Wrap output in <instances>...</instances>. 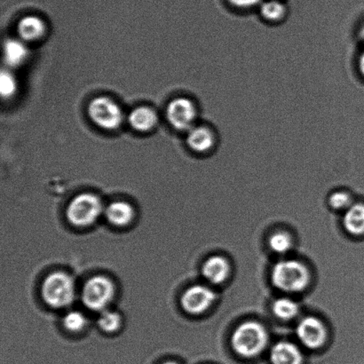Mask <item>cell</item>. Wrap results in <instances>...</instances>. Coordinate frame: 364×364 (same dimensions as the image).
I'll list each match as a JSON object with an SVG mask.
<instances>
[{"mask_svg": "<svg viewBox=\"0 0 364 364\" xmlns=\"http://www.w3.org/2000/svg\"><path fill=\"white\" fill-rule=\"evenodd\" d=\"M259 14L269 23H279L287 16V9L280 0H266L259 5Z\"/></svg>", "mask_w": 364, "mask_h": 364, "instance_id": "ac0fdd59", "label": "cell"}, {"mask_svg": "<svg viewBox=\"0 0 364 364\" xmlns=\"http://www.w3.org/2000/svg\"><path fill=\"white\" fill-rule=\"evenodd\" d=\"M203 277L210 284H220L227 280L230 264L221 256H213L206 259L202 267Z\"/></svg>", "mask_w": 364, "mask_h": 364, "instance_id": "8fae6325", "label": "cell"}, {"mask_svg": "<svg viewBox=\"0 0 364 364\" xmlns=\"http://www.w3.org/2000/svg\"><path fill=\"white\" fill-rule=\"evenodd\" d=\"M87 324V317L78 311H70L63 318V326L71 333H80L85 329Z\"/></svg>", "mask_w": 364, "mask_h": 364, "instance_id": "44dd1931", "label": "cell"}, {"mask_svg": "<svg viewBox=\"0 0 364 364\" xmlns=\"http://www.w3.org/2000/svg\"><path fill=\"white\" fill-rule=\"evenodd\" d=\"M158 122V117L154 110L148 107H138L129 115V123L134 129L147 132L152 129Z\"/></svg>", "mask_w": 364, "mask_h": 364, "instance_id": "e0dca14e", "label": "cell"}, {"mask_svg": "<svg viewBox=\"0 0 364 364\" xmlns=\"http://www.w3.org/2000/svg\"><path fill=\"white\" fill-rule=\"evenodd\" d=\"M105 215L114 226L126 227L133 221L135 214L130 203L116 201L107 206Z\"/></svg>", "mask_w": 364, "mask_h": 364, "instance_id": "4fadbf2b", "label": "cell"}, {"mask_svg": "<svg viewBox=\"0 0 364 364\" xmlns=\"http://www.w3.org/2000/svg\"><path fill=\"white\" fill-rule=\"evenodd\" d=\"M16 78L7 70H3L0 77V89L3 97L9 98L16 92Z\"/></svg>", "mask_w": 364, "mask_h": 364, "instance_id": "603a6c76", "label": "cell"}, {"mask_svg": "<svg viewBox=\"0 0 364 364\" xmlns=\"http://www.w3.org/2000/svg\"><path fill=\"white\" fill-rule=\"evenodd\" d=\"M297 336L306 348L317 349L326 343L327 333L326 326L316 317L309 316L298 324Z\"/></svg>", "mask_w": 364, "mask_h": 364, "instance_id": "9c48e42d", "label": "cell"}, {"mask_svg": "<svg viewBox=\"0 0 364 364\" xmlns=\"http://www.w3.org/2000/svg\"><path fill=\"white\" fill-rule=\"evenodd\" d=\"M103 213V205L97 196L83 193L73 199L68 206V220L75 227L87 228L94 224Z\"/></svg>", "mask_w": 364, "mask_h": 364, "instance_id": "277c9868", "label": "cell"}, {"mask_svg": "<svg viewBox=\"0 0 364 364\" xmlns=\"http://www.w3.org/2000/svg\"><path fill=\"white\" fill-rule=\"evenodd\" d=\"M343 225L345 230L352 235H364L363 203H354L346 210Z\"/></svg>", "mask_w": 364, "mask_h": 364, "instance_id": "2e32d148", "label": "cell"}, {"mask_svg": "<svg viewBox=\"0 0 364 364\" xmlns=\"http://www.w3.org/2000/svg\"><path fill=\"white\" fill-rule=\"evenodd\" d=\"M215 298V294L210 288L196 284L187 289L182 294L181 303L186 312L191 315H200L209 309Z\"/></svg>", "mask_w": 364, "mask_h": 364, "instance_id": "ba28073f", "label": "cell"}, {"mask_svg": "<svg viewBox=\"0 0 364 364\" xmlns=\"http://www.w3.org/2000/svg\"><path fill=\"white\" fill-rule=\"evenodd\" d=\"M270 248L278 255H284L290 251L292 245L290 235L284 232H278L270 237Z\"/></svg>", "mask_w": 364, "mask_h": 364, "instance_id": "7402d4cb", "label": "cell"}, {"mask_svg": "<svg viewBox=\"0 0 364 364\" xmlns=\"http://www.w3.org/2000/svg\"><path fill=\"white\" fill-rule=\"evenodd\" d=\"M97 323L99 327L105 333H112L119 330L122 324V317L117 312L105 309L100 314Z\"/></svg>", "mask_w": 364, "mask_h": 364, "instance_id": "ffe728a7", "label": "cell"}, {"mask_svg": "<svg viewBox=\"0 0 364 364\" xmlns=\"http://www.w3.org/2000/svg\"><path fill=\"white\" fill-rule=\"evenodd\" d=\"M198 115L194 102L188 98H176L169 103L166 109L170 124L180 131H189L194 126Z\"/></svg>", "mask_w": 364, "mask_h": 364, "instance_id": "52a82bcc", "label": "cell"}, {"mask_svg": "<svg viewBox=\"0 0 364 364\" xmlns=\"http://www.w3.org/2000/svg\"><path fill=\"white\" fill-rule=\"evenodd\" d=\"M329 203L336 210H347L353 205L351 196L344 191H337L331 194Z\"/></svg>", "mask_w": 364, "mask_h": 364, "instance_id": "cb8c5ba5", "label": "cell"}, {"mask_svg": "<svg viewBox=\"0 0 364 364\" xmlns=\"http://www.w3.org/2000/svg\"><path fill=\"white\" fill-rule=\"evenodd\" d=\"M358 69L360 71V73L362 74V76L364 77V50L363 52L361 53V55H360L358 59Z\"/></svg>", "mask_w": 364, "mask_h": 364, "instance_id": "484cf974", "label": "cell"}, {"mask_svg": "<svg viewBox=\"0 0 364 364\" xmlns=\"http://www.w3.org/2000/svg\"><path fill=\"white\" fill-rule=\"evenodd\" d=\"M271 280L277 289L285 292L305 290L310 280L308 269L297 260H282L274 266Z\"/></svg>", "mask_w": 364, "mask_h": 364, "instance_id": "7a4b0ae2", "label": "cell"}, {"mask_svg": "<svg viewBox=\"0 0 364 364\" xmlns=\"http://www.w3.org/2000/svg\"><path fill=\"white\" fill-rule=\"evenodd\" d=\"M270 360L273 364H302L303 356L294 344L281 341L271 349Z\"/></svg>", "mask_w": 364, "mask_h": 364, "instance_id": "7c38bea8", "label": "cell"}, {"mask_svg": "<svg viewBox=\"0 0 364 364\" xmlns=\"http://www.w3.org/2000/svg\"><path fill=\"white\" fill-rule=\"evenodd\" d=\"M274 316L282 320H291L298 316L299 306L297 303L288 298L277 299L273 304Z\"/></svg>", "mask_w": 364, "mask_h": 364, "instance_id": "d6986e66", "label": "cell"}, {"mask_svg": "<svg viewBox=\"0 0 364 364\" xmlns=\"http://www.w3.org/2000/svg\"><path fill=\"white\" fill-rule=\"evenodd\" d=\"M88 115L92 122L106 130L117 129L123 121L120 107L105 96L95 98L89 103Z\"/></svg>", "mask_w": 364, "mask_h": 364, "instance_id": "8992f818", "label": "cell"}, {"mask_svg": "<svg viewBox=\"0 0 364 364\" xmlns=\"http://www.w3.org/2000/svg\"><path fill=\"white\" fill-rule=\"evenodd\" d=\"M76 287L69 274L55 272L46 278L42 285V297L53 309H64L73 304Z\"/></svg>", "mask_w": 364, "mask_h": 364, "instance_id": "3957f363", "label": "cell"}, {"mask_svg": "<svg viewBox=\"0 0 364 364\" xmlns=\"http://www.w3.org/2000/svg\"><path fill=\"white\" fill-rule=\"evenodd\" d=\"M18 34L26 41H37L44 35L46 26L41 18L28 16L23 18L18 23Z\"/></svg>", "mask_w": 364, "mask_h": 364, "instance_id": "5bb4252c", "label": "cell"}, {"mask_svg": "<svg viewBox=\"0 0 364 364\" xmlns=\"http://www.w3.org/2000/svg\"><path fill=\"white\" fill-rule=\"evenodd\" d=\"M115 287L108 277L97 276L90 278L82 289L84 305L94 311H103L113 301Z\"/></svg>", "mask_w": 364, "mask_h": 364, "instance_id": "5b68a950", "label": "cell"}, {"mask_svg": "<svg viewBox=\"0 0 364 364\" xmlns=\"http://www.w3.org/2000/svg\"><path fill=\"white\" fill-rule=\"evenodd\" d=\"M360 38H362V41L364 43V25L361 28V31H360Z\"/></svg>", "mask_w": 364, "mask_h": 364, "instance_id": "4316f807", "label": "cell"}, {"mask_svg": "<svg viewBox=\"0 0 364 364\" xmlns=\"http://www.w3.org/2000/svg\"><path fill=\"white\" fill-rule=\"evenodd\" d=\"M269 341L265 328L262 324L250 321L239 326L231 338L232 348L237 355L252 358L262 354Z\"/></svg>", "mask_w": 364, "mask_h": 364, "instance_id": "6da1fadb", "label": "cell"}, {"mask_svg": "<svg viewBox=\"0 0 364 364\" xmlns=\"http://www.w3.org/2000/svg\"><path fill=\"white\" fill-rule=\"evenodd\" d=\"M161 364H181V363H177L176 361H166V362H164Z\"/></svg>", "mask_w": 364, "mask_h": 364, "instance_id": "83f0119b", "label": "cell"}, {"mask_svg": "<svg viewBox=\"0 0 364 364\" xmlns=\"http://www.w3.org/2000/svg\"><path fill=\"white\" fill-rule=\"evenodd\" d=\"M228 1L237 9H248L260 5L263 0H228Z\"/></svg>", "mask_w": 364, "mask_h": 364, "instance_id": "d4e9b609", "label": "cell"}, {"mask_svg": "<svg viewBox=\"0 0 364 364\" xmlns=\"http://www.w3.org/2000/svg\"><path fill=\"white\" fill-rule=\"evenodd\" d=\"M216 144V135L212 128L206 126L193 127L188 131L187 144L193 151L206 153L214 148Z\"/></svg>", "mask_w": 364, "mask_h": 364, "instance_id": "30bf717a", "label": "cell"}, {"mask_svg": "<svg viewBox=\"0 0 364 364\" xmlns=\"http://www.w3.org/2000/svg\"><path fill=\"white\" fill-rule=\"evenodd\" d=\"M28 56V49L23 41L18 39H9L4 44V60L7 66L21 65Z\"/></svg>", "mask_w": 364, "mask_h": 364, "instance_id": "9a60e30c", "label": "cell"}]
</instances>
